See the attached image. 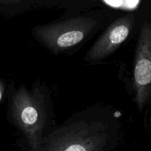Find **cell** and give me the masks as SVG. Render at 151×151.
<instances>
[{
  "mask_svg": "<svg viewBox=\"0 0 151 151\" xmlns=\"http://www.w3.org/2000/svg\"><path fill=\"white\" fill-rule=\"evenodd\" d=\"M1 1H19L22 0H1Z\"/></svg>",
  "mask_w": 151,
  "mask_h": 151,
  "instance_id": "7",
  "label": "cell"
},
{
  "mask_svg": "<svg viewBox=\"0 0 151 151\" xmlns=\"http://www.w3.org/2000/svg\"><path fill=\"white\" fill-rule=\"evenodd\" d=\"M104 4L111 7L123 10L132 11L137 8L140 0H101Z\"/></svg>",
  "mask_w": 151,
  "mask_h": 151,
  "instance_id": "6",
  "label": "cell"
},
{
  "mask_svg": "<svg viewBox=\"0 0 151 151\" xmlns=\"http://www.w3.org/2000/svg\"><path fill=\"white\" fill-rule=\"evenodd\" d=\"M101 24L97 18L78 16L36 27L33 35L52 53L59 54L86 41Z\"/></svg>",
  "mask_w": 151,
  "mask_h": 151,
  "instance_id": "3",
  "label": "cell"
},
{
  "mask_svg": "<svg viewBox=\"0 0 151 151\" xmlns=\"http://www.w3.org/2000/svg\"><path fill=\"white\" fill-rule=\"evenodd\" d=\"M135 24L132 13L116 19L99 37L85 56L88 63H97L114 52L128 39Z\"/></svg>",
  "mask_w": 151,
  "mask_h": 151,
  "instance_id": "5",
  "label": "cell"
},
{
  "mask_svg": "<svg viewBox=\"0 0 151 151\" xmlns=\"http://www.w3.org/2000/svg\"><path fill=\"white\" fill-rule=\"evenodd\" d=\"M47 88L34 86L29 91L22 86L12 100L11 114L27 139L30 151H41L44 136L51 128L52 109Z\"/></svg>",
  "mask_w": 151,
  "mask_h": 151,
  "instance_id": "2",
  "label": "cell"
},
{
  "mask_svg": "<svg viewBox=\"0 0 151 151\" xmlns=\"http://www.w3.org/2000/svg\"><path fill=\"white\" fill-rule=\"evenodd\" d=\"M135 102L140 111L151 99V22H145L139 34L134 68Z\"/></svg>",
  "mask_w": 151,
  "mask_h": 151,
  "instance_id": "4",
  "label": "cell"
},
{
  "mask_svg": "<svg viewBox=\"0 0 151 151\" xmlns=\"http://www.w3.org/2000/svg\"><path fill=\"white\" fill-rule=\"evenodd\" d=\"M122 127L111 109L91 106L50 128L44 136L41 151H110L120 141Z\"/></svg>",
  "mask_w": 151,
  "mask_h": 151,
  "instance_id": "1",
  "label": "cell"
}]
</instances>
